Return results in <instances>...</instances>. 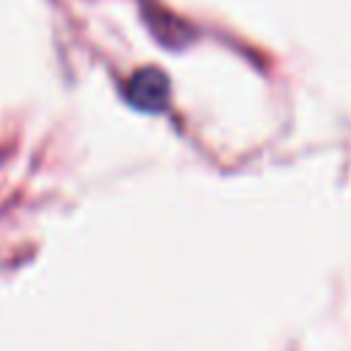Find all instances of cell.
Returning <instances> with one entry per match:
<instances>
[{
  "label": "cell",
  "instance_id": "cell-1",
  "mask_svg": "<svg viewBox=\"0 0 351 351\" xmlns=\"http://www.w3.org/2000/svg\"><path fill=\"white\" fill-rule=\"evenodd\" d=\"M126 90H129V99L137 107H143V110H159L162 101H165V93H167V80L156 69H148V71L134 74V80L126 85Z\"/></svg>",
  "mask_w": 351,
  "mask_h": 351
}]
</instances>
